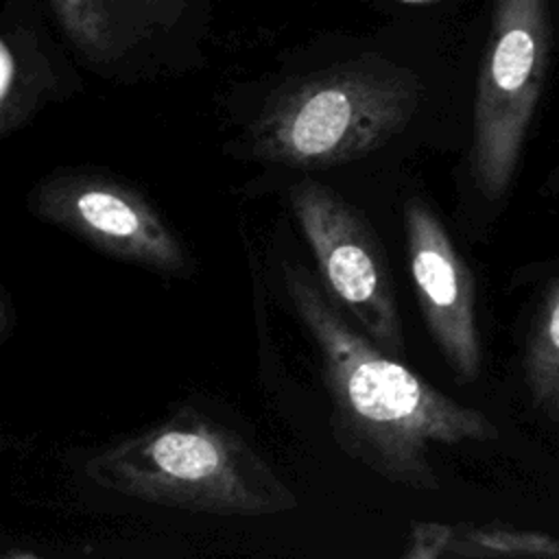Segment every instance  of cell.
I'll return each mask as SVG.
<instances>
[{
	"mask_svg": "<svg viewBox=\"0 0 559 559\" xmlns=\"http://www.w3.org/2000/svg\"><path fill=\"white\" fill-rule=\"evenodd\" d=\"M28 210L100 253L164 275H188L190 251L162 212L124 179L92 166L61 168L39 179Z\"/></svg>",
	"mask_w": 559,
	"mask_h": 559,
	"instance_id": "cell-5",
	"label": "cell"
},
{
	"mask_svg": "<svg viewBox=\"0 0 559 559\" xmlns=\"http://www.w3.org/2000/svg\"><path fill=\"white\" fill-rule=\"evenodd\" d=\"M286 197L328 293L376 345L402 356L404 328L386 255L362 212L310 177L293 183Z\"/></svg>",
	"mask_w": 559,
	"mask_h": 559,
	"instance_id": "cell-6",
	"label": "cell"
},
{
	"mask_svg": "<svg viewBox=\"0 0 559 559\" xmlns=\"http://www.w3.org/2000/svg\"><path fill=\"white\" fill-rule=\"evenodd\" d=\"M286 297L317 347L341 450L380 478L437 491L435 445L491 441L496 426L376 345L301 262L282 264Z\"/></svg>",
	"mask_w": 559,
	"mask_h": 559,
	"instance_id": "cell-1",
	"label": "cell"
},
{
	"mask_svg": "<svg viewBox=\"0 0 559 559\" xmlns=\"http://www.w3.org/2000/svg\"><path fill=\"white\" fill-rule=\"evenodd\" d=\"M559 557V537L507 526H452L443 557Z\"/></svg>",
	"mask_w": 559,
	"mask_h": 559,
	"instance_id": "cell-11",
	"label": "cell"
},
{
	"mask_svg": "<svg viewBox=\"0 0 559 559\" xmlns=\"http://www.w3.org/2000/svg\"><path fill=\"white\" fill-rule=\"evenodd\" d=\"M59 74L37 41L24 28H7L0 39V138H9L57 96Z\"/></svg>",
	"mask_w": 559,
	"mask_h": 559,
	"instance_id": "cell-9",
	"label": "cell"
},
{
	"mask_svg": "<svg viewBox=\"0 0 559 559\" xmlns=\"http://www.w3.org/2000/svg\"><path fill=\"white\" fill-rule=\"evenodd\" d=\"M548 57V0H493L491 31L476 81L469 148L472 179L489 201L502 199L513 181Z\"/></svg>",
	"mask_w": 559,
	"mask_h": 559,
	"instance_id": "cell-4",
	"label": "cell"
},
{
	"mask_svg": "<svg viewBox=\"0 0 559 559\" xmlns=\"http://www.w3.org/2000/svg\"><path fill=\"white\" fill-rule=\"evenodd\" d=\"M404 2H419V4H426V2H437V0H404Z\"/></svg>",
	"mask_w": 559,
	"mask_h": 559,
	"instance_id": "cell-12",
	"label": "cell"
},
{
	"mask_svg": "<svg viewBox=\"0 0 559 559\" xmlns=\"http://www.w3.org/2000/svg\"><path fill=\"white\" fill-rule=\"evenodd\" d=\"M72 46L94 68H109L170 28L186 0H50Z\"/></svg>",
	"mask_w": 559,
	"mask_h": 559,
	"instance_id": "cell-8",
	"label": "cell"
},
{
	"mask_svg": "<svg viewBox=\"0 0 559 559\" xmlns=\"http://www.w3.org/2000/svg\"><path fill=\"white\" fill-rule=\"evenodd\" d=\"M404 231L413 286L426 328L452 373L472 384L483 369L476 286L441 218L421 197L404 203Z\"/></svg>",
	"mask_w": 559,
	"mask_h": 559,
	"instance_id": "cell-7",
	"label": "cell"
},
{
	"mask_svg": "<svg viewBox=\"0 0 559 559\" xmlns=\"http://www.w3.org/2000/svg\"><path fill=\"white\" fill-rule=\"evenodd\" d=\"M100 489L168 509L260 518L297 509V496L236 428L183 406L118 439L83 467Z\"/></svg>",
	"mask_w": 559,
	"mask_h": 559,
	"instance_id": "cell-2",
	"label": "cell"
},
{
	"mask_svg": "<svg viewBox=\"0 0 559 559\" xmlns=\"http://www.w3.org/2000/svg\"><path fill=\"white\" fill-rule=\"evenodd\" d=\"M421 94L411 68L376 55L321 68L269 96L247 131V155L290 168L358 159L406 129Z\"/></svg>",
	"mask_w": 559,
	"mask_h": 559,
	"instance_id": "cell-3",
	"label": "cell"
},
{
	"mask_svg": "<svg viewBox=\"0 0 559 559\" xmlns=\"http://www.w3.org/2000/svg\"><path fill=\"white\" fill-rule=\"evenodd\" d=\"M524 380L533 404L559 421V280L537 308L524 349Z\"/></svg>",
	"mask_w": 559,
	"mask_h": 559,
	"instance_id": "cell-10",
	"label": "cell"
}]
</instances>
